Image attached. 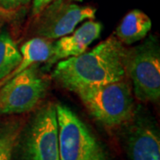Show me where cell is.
<instances>
[{"instance_id": "8992f818", "label": "cell", "mask_w": 160, "mask_h": 160, "mask_svg": "<svg viewBox=\"0 0 160 160\" xmlns=\"http://www.w3.org/2000/svg\"><path fill=\"white\" fill-rule=\"evenodd\" d=\"M39 63L30 65L7 81L0 90V113L22 114L45 97L49 81L40 73Z\"/></svg>"}, {"instance_id": "277c9868", "label": "cell", "mask_w": 160, "mask_h": 160, "mask_svg": "<svg viewBox=\"0 0 160 160\" xmlns=\"http://www.w3.org/2000/svg\"><path fill=\"white\" fill-rule=\"evenodd\" d=\"M60 160H108L106 151L86 123L68 106L55 104Z\"/></svg>"}, {"instance_id": "52a82bcc", "label": "cell", "mask_w": 160, "mask_h": 160, "mask_svg": "<svg viewBox=\"0 0 160 160\" xmlns=\"http://www.w3.org/2000/svg\"><path fill=\"white\" fill-rule=\"evenodd\" d=\"M96 9L80 6L69 0H53L36 16L32 33L46 39H58L71 33L86 19L93 20Z\"/></svg>"}, {"instance_id": "4fadbf2b", "label": "cell", "mask_w": 160, "mask_h": 160, "mask_svg": "<svg viewBox=\"0 0 160 160\" xmlns=\"http://www.w3.org/2000/svg\"><path fill=\"white\" fill-rule=\"evenodd\" d=\"M31 0H0V8L5 11H14L20 7L27 6Z\"/></svg>"}, {"instance_id": "5bb4252c", "label": "cell", "mask_w": 160, "mask_h": 160, "mask_svg": "<svg viewBox=\"0 0 160 160\" xmlns=\"http://www.w3.org/2000/svg\"><path fill=\"white\" fill-rule=\"evenodd\" d=\"M53 0H33L32 4V14L37 16L43 11Z\"/></svg>"}, {"instance_id": "ba28073f", "label": "cell", "mask_w": 160, "mask_h": 160, "mask_svg": "<svg viewBox=\"0 0 160 160\" xmlns=\"http://www.w3.org/2000/svg\"><path fill=\"white\" fill-rule=\"evenodd\" d=\"M127 135L128 154L132 160H160L159 133L154 124L135 111Z\"/></svg>"}, {"instance_id": "8fae6325", "label": "cell", "mask_w": 160, "mask_h": 160, "mask_svg": "<svg viewBox=\"0 0 160 160\" xmlns=\"http://www.w3.org/2000/svg\"><path fill=\"white\" fill-rule=\"evenodd\" d=\"M22 53L7 31L0 32V81L4 80L22 62Z\"/></svg>"}, {"instance_id": "7a4b0ae2", "label": "cell", "mask_w": 160, "mask_h": 160, "mask_svg": "<svg viewBox=\"0 0 160 160\" xmlns=\"http://www.w3.org/2000/svg\"><path fill=\"white\" fill-rule=\"evenodd\" d=\"M76 93L89 113L108 127L129 123L136 111L131 85L127 78L89 87Z\"/></svg>"}, {"instance_id": "5b68a950", "label": "cell", "mask_w": 160, "mask_h": 160, "mask_svg": "<svg viewBox=\"0 0 160 160\" xmlns=\"http://www.w3.org/2000/svg\"><path fill=\"white\" fill-rule=\"evenodd\" d=\"M23 160H60L55 104L46 103L34 115L23 136Z\"/></svg>"}, {"instance_id": "6da1fadb", "label": "cell", "mask_w": 160, "mask_h": 160, "mask_svg": "<svg viewBox=\"0 0 160 160\" xmlns=\"http://www.w3.org/2000/svg\"><path fill=\"white\" fill-rule=\"evenodd\" d=\"M125 52L123 44L115 36H110L90 52L58 62L52 78L74 92L126 79Z\"/></svg>"}, {"instance_id": "9a60e30c", "label": "cell", "mask_w": 160, "mask_h": 160, "mask_svg": "<svg viewBox=\"0 0 160 160\" xmlns=\"http://www.w3.org/2000/svg\"><path fill=\"white\" fill-rule=\"evenodd\" d=\"M69 1H71V2H82L83 0H69Z\"/></svg>"}, {"instance_id": "7c38bea8", "label": "cell", "mask_w": 160, "mask_h": 160, "mask_svg": "<svg viewBox=\"0 0 160 160\" xmlns=\"http://www.w3.org/2000/svg\"><path fill=\"white\" fill-rule=\"evenodd\" d=\"M21 121L11 120L0 126V160H12V154L22 133Z\"/></svg>"}, {"instance_id": "3957f363", "label": "cell", "mask_w": 160, "mask_h": 160, "mask_svg": "<svg viewBox=\"0 0 160 160\" xmlns=\"http://www.w3.org/2000/svg\"><path fill=\"white\" fill-rule=\"evenodd\" d=\"M124 65L126 78L140 102H158L160 97V51L158 39L150 36L142 44L126 48Z\"/></svg>"}, {"instance_id": "9c48e42d", "label": "cell", "mask_w": 160, "mask_h": 160, "mask_svg": "<svg viewBox=\"0 0 160 160\" xmlns=\"http://www.w3.org/2000/svg\"><path fill=\"white\" fill-rule=\"evenodd\" d=\"M102 29V23L90 20L83 23L70 36L60 38L52 45V55L46 62V69H49L61 60L84 53L88 46L100 37Z\"/></svg>"}, {"instance_id": "30bf717a", "label": "cell", "mask_w": 160, "mask_h": 160, "mask_svg": "<svg viewBox=\"0 0 160 160\" xmlns=\"http://www.w3.org/2000/svg\"><path fill=\"white\" fill-rule=\"evenodd\" d=\"M151 20L142 11L129 12L115 31V37L122 44L132 45L145 38L151 29Z\"/></svg>"}]
</instances>
